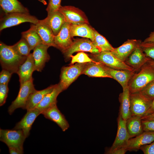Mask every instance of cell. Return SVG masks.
Segmentation results:
<instances>
[{"mask_svg":"<svg viewBox=\"0 0 154 154\" xmlns=\"http://www.w3.org/2000/svg\"><path fill=\"white\" fill-rule=\"evenodd\" d=\"M27 57L19 55L12 46L7 45L2 42L0 43V62L2 69L17 73Z\"/></svg>","mask_w":154,"mask_h":154,"instance_id":"obj_1","label":"cell"},{"mask_svg":"<svg viewBox=\"0 0 154 154\" xmlns=\"http://www.w3.org/2000/svg\"><path fill=\"white\" fill-rule=\"evenodd\" d=\"M154 81V68L147 63L139 72L135 73L130 79L128 86L130 94L141 92Z\"/></svg>","mask_w":154,"mask_h":154,"instance_id":"obj_2","label":"cell"},{"mask_svg":"<svg viewBox=\"0 0 154 154\" xmlns=\"http://www.w3.org/2000/svg\"><path fill=\"white\" fill-rule=\"evenodd\" d=\"M35 16L29 13L13 12L5 13L0 19V31L25 22L36 24L39 21Z\"/></svg>","mask_w":154,"mask_h":154,"instance_id":"obj_3","label":"cell"},{"mask_svg":"<svg viewBox=\"0 0 154 154\" xmlns=\"http://www.w3.org/2000/svg\"><path fill=\"white\" fill-rule=\"evenodd\" d=\"M33 78L20 85L18 95L8 108V112L11 115L17 109L25 110L27 102L30 95L36 90L33 83Z\"/></svg>","mask_w":154,"mask_h":154,"instance_id":"obj_4","label":"cell"},{"mask_svg":"<svg viewBox=\"0 0 154 154\" xmlns=\"http://www.w3.org/2000/svg\"><path fill=\"white\" fill-rule=\"evenodd\" d=\"M26 138L21 129H0V140L8 148H15L23 152V145Z\"/></svg>","mask_w":154,"mask_h":154,"instance_id":"obj_5","label":"cell"},{"mask_svg":"<svg viewBox=\"0 0 154 154\" xmlns=\"http://www.w3.org/2000/svg\"><path fill=\"white\" fill-rule=\"evenodd\" d=\"M86 63H78L74 65L64 66L62 68L59 84L63 91L66 89L80 74H82Z\"/></svg>","mask_w":154,"mask_h":154,"instance_id":"obj_6","label":"cell"},{"mask_svg":"<svg viewBox=\"0 0 154 154\" xmlns=\"http://www.w3.org/2000/svg\"><path fill=\"white\" fill-rule=\"evenodd\" d=\"M92 57L94 60L113 69L134 71L124 62L114 56L110 51H103L98 54H92Z\"/></svg>","mask_w":154,"mask_h":154,"instance_id":"obj_7","label":"cell"},{"mask_svg":"<svg viewBox=\"0 0 154 154\" xmlns=\"http://www.w3.org/2000/svg\"><path fill=\"white\" fill-rule=\"evenodd\" d=\"M79 52H88L94 54L101 52L90 39L83 38L74 39L71 46L62 52L66 59H68L73 53Z\"/></svg>","mask_w":154,"mask_h":154,"instance_id":"obj_8","label":"cell"},{"mask_svg":"<svg viewBox=\"0 0 154 154\" xmlns=\"http://www.w3.org/2000/svg\"><path fill=\"white\" fill-rule=\"evenodd\" d=\"M130 110L131 116H144L149 108L153 100L140 92L130 93Z\"/></svg>","mask_w":154,"mask_h":154,"instance_id":"obj_9","label":"cell"},{"mask_svg":"<svg viewBox=\"0 0 154 154\" xmlns=\"http://www.w3.org/2000/svg\"><path fill=\"white\" fill-rule=\"evenodd\" d=\"M58 11L63 15L66 22L72 24H89L85 13L78 8L72 6H61Z\"/></svg>","mask_w":154,"mask_h":154,"instance_id":"obj_10","label":"cell"},{"mask_svg":"<svg viewBox=\"0 0 154 154\" xmlns=\"http://www.w3.org/2000/svg\"><path fill=\"white\" fill-rule=\"evenodd\" d=\"M119 114L117 119V129L116 138L112 146L106 151V153L122 148H125L127 149V142L130 138L127 129L126 120L123 119L120 114L119 113Z\"/></svg>","mask_w":154,"mask_h":154,"instance_id":"obj_11","label":"cell"},{"mask_svg":"<svg viewBox=\"0 0 154 154\" xmlns=\"http://www.w3.org/2000/svg\"><path fill=\"white\" fill-rule=\"evenodd\" d=\"M71 24L65 22L58 34L54 37L55 47L62 52L68 48L73 41V37L72 36L70 31Z\"/></svg>","mask_w":154,"mask_h":154,"instance_id":"obj_12","label":"cell"},{"mask_svg":"<svg viewBox=\"0 0 154 154\" xmlns=\"http://www.w3.org/2000/svg\"><path fill=\"white\" fill-rule=\"evenodd\" d=\"M41 114L46 118L57 124L63 131H65L69 127L68 121L58 108L56 104L43 111Z\"/></svg>","mask_w":154,"mask_h":154,"instance_id":"obj_13","label":"cell"},{"mask_svg":"<svg viewBox=\"0 0 154 154\" xmlns=\"http://www.w3.org/2000/svg\"><path fill=\"white\" fill-rule=\"evenodd\" d=\"M141 41L135 39H129L120 46L114 48L111 53L122 61H125L133 50L139 46Z\"/></svg>","mask_w":154,"mask_h":154,"instance_id":"obj_14","label":"cell"},{"mask_svg":"<svg viewBox=\"0 0 154 154\" xmlns=\"http://www.w3.org/2000/svg\"><path fill=\"white\" fill-rule=\"evenodd\" d=\"M50 46L48 45L41 44L36 46L33 50L32 53L34 58L35 70L41 72L44 67L46 63L50 59L47 50Z\"/></svg>","mask_w":154,"mask_h":154,"instance_id":"obj_15","label":"cell"},{"mask_svg":"<svg viewBox=\"0 0 154 154\" xmlns=\"http://www.w3.org/2000/svg\"><path fill=\"white\" fill-rule=\"evenodd\" d=\"M40 114L41 112L36 108L27 111L21 120L16 124L13 129L22 130L26 138L29 135L30 130L34 121Z\"/></svg>","mask_w":154,"mask_h":154,"instance_id":"obj_16","label":"cell"},{"mask_svg":"<svg viewBox=\"0 0 154 154\" xmlns=\"http://www.w3.org/2000/svg\"><path fill=\"white\" fill-rule=\"evenodd\" d=\"M151 60L145 55L139 45L133 50L125 62L135 72Z\"/></svg>","mask_w":154,"mask_h":154,"instance_id":"obj_17","label":"cell"},{"mask_svg":"<svg viewBox=\"0 0 154 154\" xmlns=\"http://www.w3.org/2000/svg\"><path fill=\"white\" fill-rule=\"evenodd\" d=\"M102 64L106 72L112 78L117 81L121 85L123 89L128 86L129 80L135 73V71L114 69Z\"/></svg>","mask_w":154,"mask_h":154,"instance_id":"obj_18","label":"cell"},{"mask_svg":"<svg viewBox=\"0 0 154 154\" xmlns=\"http://www.w3.org/2000/svg\"><path fill=\"white\" fill-rule=\"evenodd\" d=\"M154 141V131H144L140 135L129 140L126 146L127 151H137L141 146L150 144Z\"/></svg>","mask_w":154,"mask_h":154,"instance_id":"obj_19","label":"cell"},{"mask_svg":"<svg viewBox=\"0 0 154 154\" xmlns=\"http://www.w3.org/2000/svg\"><path fill=\"white\" fill-rule=\"evenodd\" d=\"M34 71V60L32 53H30L20 66L17 73L19 76L20 85L33 78L32 75Z\"/></svg>","mask_w":154,"mask_h":154,"instance_id":"obj_20","label":"cell"},{"mask_svg":"<svg viewBox=\"0 0 154 154\" xmlns=\"http://www.w3.org/2000/svg\"><path fill=\"white\" fill-rule=\"evenodd\" d=\"M35 28L40 37L43 44L55 47L54 35L52 30L44 20H39L34 24Z\"/></svg>","mask_w":154,"mask_h":154,"instance_id":"obj_21","label":"cell"},{"mask_svg":"<svg viewBox=\"0 0 154 154\" xmlns=\"http://www.w3.org/2000/svg\"><path fill=\"white\" fill-rule=\"evenodd\" d=\"M62 90L59 83L55 84L53 90L46 94L36 108L41 113L54 104H57V98Z\"/></svg>","mask_w":154,"mask_h":154,"instance_id":"obj_22","label":"cell"},{"mask_svg":"<svg viewBox=\"0 0 154 154\" xmlns=\"http://www.w3.org/2000/svg\"><path fill=\"white\" fill-rule=\"evenodd\" d=\"M43 20L55 36L58 34L66 22L63 15L58 11L48 14L46 17Z\"/></svg>","mask_w":154,"mask_h":154,"instance_id":"obj_23","label":"cell"},{"mask_svg":"<svg viewBox=\"0 0 154 154\" xmlns=\"http://www.w3.org/2000/svg\"><path fill=\"white\" fill-rule=\"evenodd\" d=\"M55 86V84L52 85L42 90L35 91L29 96L26 104L25 110L28 111L35 108L44 96L53 90Z\"/></svg>","mask_w":154,"mask_h":154,"instance_id":"obj_24","label":"cell"},{"mask_svg":"<svg viewBox=\"0 0 154 154\" xmlns=\"http://www.w3.org/2000/svg\"><path fill=\"white\" fill-rule=\"evenodd\" d=\"M130 95V93L128 86L123 89V92L120 94L119 96L120 103L119 113L122 118L126 120L131 116Z\"/></svg>","mask_w":154,"mask_h":154,"instance_id":"obj_25","label":"cell"},{"mask_svg":"<svg viewBox=\"0 0 154 154\" xmlns=\"http://www.w3.org/2000/svg\"><path fill=\"white\" fill-rule=\"evenodd\" d=\"M82 74H84L92 77L112 78L106 71L102 64L97 61L96 62L86 63Z\"/></svg>","mask_w":154,"mask_h":154,"instance_id":"obj_26","label":"cell"},{"mask_svg":"<svg viewBox=\"0 0 154 154\" xmlns=\"http://www.w3.org/2000/svg\"><path fill=\"white\" fill-rule=\"evenodd\" d=\"M94 28L86 23L71 24L70 31L72 36L88 38L92 41L94 38Z\"/></svg>","mask_w":154,"mask_h":154,"instance_id":"obj_27","label":"cell"},{"mask_svg":"<svg viewBox=\"0 0 154 154\" xmlns=\"http://www.w3.org/2000/svg\"><path fill=\"white\" fill-rule=\"evenodd\" d=\"M126 125L130 138L136 137L144 131L140 116H131L126 120Z\"/></svg>","mask_w":154,"mask_h":154,"instance_id":"obj_28","label":"cell"},{"mask_svg":"<svg viewBox=\"0 0 154 154\" xmlns=\"http://www.w3.org/2000/svg\"><path fill=\"white\" fill-rule=\"evenodd\" d=\"M22 38L28 43L31 50L38 44H43L42 40L36 31L34 24L31 25L30 28L28 30L21 33Z\"/></svg>","mask_w":154,"mask_h":154,"instance_id":"obj_29","label":"cell"},{"mask_svg":"<svg viewBox=\"0 0 154 154\" xmlns=\"http://www.w3.org/2000/svg\"><path fill=\"white\" fill-rule=\"evenodd\" d=\"M0 5L5 13H29V10L18 0H0Z\"/></svg>","mask_w":154,"mask_h":154,"instance_id":"obj_30","label":"cell"},{"mask_svg":"<svg viewBox=\"0 0 154 154\" xmlns=\"http://www.w3.org/2000/svg\"><path fill=\"white\" fill-rule=\"evenodd\" d=\"M94 38L92 41L94 45L101 52L112 51L114 48L103 36L100 34L94 28Z\"/></svg>","mask_w":154,"mask_h":154,"instance_id":"obj_31","label":"cell"},{"mask_svg":"<svg viewBox=\"0 0 154 154\" xmlns=\"http://www.w3.org/2000/svg\"><path fill=\"white\" fill-rule=\"evenodd\" d=\"M12 46L15 51L22 56L27 57L30 54V52L31 50L28 43L22 38Z\"/></svg>","mask_w":154,"mask_h":154,"instance_id":"obj_32","label":"cell"},{"mask_svg":"<svg viewBox=\"0 0 154 154\" xmlns=\"http://www.w3.org/2000/svg\"><path fill=\"white\" fill-rule=\"evenodd\" d=\"M70 58H71V64H72L76 62L82 63L96 62L91 59L87 54L82 52H79L74 56L72 55Z\"/></svg>","mask_w":154,"mask_h":154,"instance_id":"obj_33","label":"cell"},{"mask_svg":"<svg viewBox=\"0 0 154 154\" xmlns=\"http://www.w3.org/2000/svg\"><path fill=\"white\" fill-rule=\"evenodd\" d=\"M140 46L147 57L154 60V42H141Z\"/></svg>","mask_w":154,"mask_h":154,"instance_id":"obj_34","label":"cell"},{"mask_svg":"<svg viewBox=\"0 0 154 154\" xmlns=\"http://www.w3.org/2000/svg\"><path fill=\"white\" fill-rule=\"evenodd\" d=\"M61 0H48V3L46 9L48 14L58 11L61 6Z\"/></svg>","mask_w":154,"mask_h":154,"instance_id":"obj_35","label":"cell"},{"mask_svg":"<svg viewBox=\"0 0 154 154\" xmlns=\"http://www.w3.org/2000/svg\"><path fill=\"white\" fill-rule=\"evenodd\" d=\"M139 92L147 98L153 100L154 98V81Z\"/></svg>","mask_w":154,"mask_h":154,"instance_id":"obj_36","label":"cell"},{"mask_svg":"<svg viewBox=\"0 0 154 154\" xmlns=\"http://www.w3.org/2000/svg\"><path fill=\"white\" fill-rule=\"evenodd\" d=\"M8 84H0V106L5 103L9 91Z\"/></svg>","mask_w":154,"mask_h":154,"instance_id":"obj_37","label":"cell"},{"mask_svg":"<svg viewBox=\"0 0 154 154\" xmlns=\"http://www.w3.org/2000/svg\"><path fill=\"white\" fill-rule=\"evenodd\" d=\"M12 74L7 70L2 69L0 74V84H8Z\"/></svg>","mask_w":154,"mask_h":154,"instance_id":"obj_38","label":"cell"},{"mask_svg":"<svg viewBox=\"0 0 154 154\" xmlns=\"http://www.w3.org/2000/svg\"><path fill=\"white\" fill-rule=\"evenodd\" d=\"M144 131H154V120L141 119Z\"/></svg>","mask_w":154,"mask_h":154,"instance_id":"obj_39","label":"cell"},{"mask_svg":"<svg viewBox=\"0 0 154 154\" xmlns=\"http://www.w3.org/2000/svg\"><path fill=\"white\" fill-rule=\"evenodd\" d=\"M139 149L144 154H154V141L150 144L141 146Z\"/></svg>","mask_w":154,"mask_h":154,"instance_id":"obj_40","label":"cell"},{"mask_svg":"<svg viewBox=\"0 0 154 154\" xmlns=\"http://www.w3.org/2000/svg\"><path fill=\"white\" fill-rule=\"evenodd\" d=\"M9 153L11 154H21L24 153V152L15 148L9 147Z\"/></svg>","mask_w":154,"mask_h":154,"instance_id":"obj_41","label":"cell"},{"mask_svg":"<svg viewBox=\"0 0 154 154\" xmlns=\"http://www.w3.org/2000/svg\"><path fill=\"white\" fill-rule=\"evenodd\" d=\"M154 113V98L149 108L144 116L151 115Z\"/></svg>","mask_w":154,"mask_h":154,"instance_id":"obj_42","label":"cell"},{"mask_svg":"<svg viewBox=\"0 0 154 154\" xmlns=\"http://www.w3.org/2000/svg\"><path fill=\"white\" fill-rule=\"evenodd\" d=\"M144 42H154V31L151 32L149 36L145 38Z\"/></svg>","mask_w":154,"mask_h":154,"instance_id":"obj_43","label":"cell"},{"mask_svg":"<svg viewBox=\"0 0 154 154\" xmlns=\"http://www.w3.org/2000/svg\"><path fill=\"white\" fill-rule=\"evenodd\" d=\"M142 120H154V113L149 115L141 117Z\"/></svg>","mask_w":154,"mask_h":154,"instance_id":"obj_44","label":"cell"},{"mask_svg":"<svg viewBox=\"0 0 154 154\" xmlns=\"http://www.w3.org/2000/svg\"><path fill=\"white\" fill-rule=\"evenodd\" d=\"M147 63L154 68V60H151L149 61Z\"/></svg>","mask_w":154,"mask_h":154,"instance_id":"obj_45","label":"cell"},{"mask_svg":"<svg viewBox=\"0 0 154 154\" xmlns=\"http://www.w3.org/2000/svg\"><path fill=\"white\" fill-rule=\"evenodd\" d=\"M44 5H46L47 3L45 0H38Z\"/></svg>","mask_w":154,"mask_h":154,"instance_id":"obj_46","label":"cell"}]
</instances>
